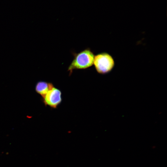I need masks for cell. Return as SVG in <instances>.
<instances>
[{
    "label": "cell",
    "instance_id": "2",
    "mask_svg": "<svg viewBox=\"0 0 167 167\" xmlns=\"http://www.w3.org/2000/svg\"><path fill=\"white\" fill-rule=\"evenodd\" d=\"M93 65L97 73L105 74L112 70L115 62L113 58L109 54L103 52L94 56Z\"/></svg>",
    "mask_w": 167,
    "mask_h": 167
},
{
    "label": "cell",
    "instance_id": "1",
    "mask_svg": "<svg viewBox=\"0 0 167 167\" xmlns=\"http://www.w3.org/2000/svg\"><path fill=\"white\" fill-rule=\"evenodd\" d=\"M73 54L74 58L67 70L70 75L74 70L85 69L93 65L95 55L90 48H86L77 53H73Z\"/></svg>",
    "mask_w": 167,
    "mask_h": 167
},
{
    "label": "cell",
    "instance_id": "4",
    "mask_svg": "<svg viewBox=\"0 0 167 167\" xmlns=\"http://www.w3.org/2000/svg\"><path fill=\"white\" fill-rule=\"evenodd\" d=\"M54 86L51 83L39 81L36 83L35 89L36 92L42 98Z\"/></svg>",
    "mask_w": 167,
    "mask_h": 167
},
{
    "label": "cell",
    "instance_id": "3",
    "mask_svg": "<svg viewBox=\"0 0 167 167\" xmlns=\"http://www.w3.org/2000/svg\"><path fill=\"white\" fill-rule=\"evenodd\" d=\"M42 100L45 106L56 109L62 102V92L54 86L42 98Z\"/></svg>",
    "mask_w": 167,
    "mask_h": 167
}]
</instances>
